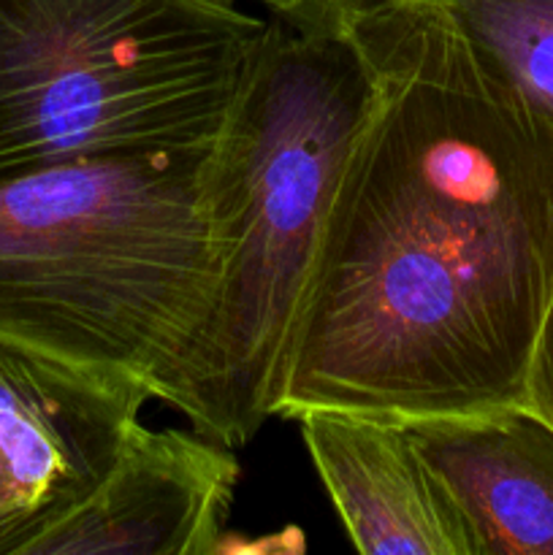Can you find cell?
<instances>
[{
    "instance_id": "6da1fadb",
    "label": "cell",
    "mask_w": 553,
    "mask_h": 555,
    "mask_svg": "<svg viewBox=\"0 0 553 555\" xmlns=\"http://www.w3.org/2000/svg\"><path fill=\"white\" fill-rule=\"evenodd\" d=\"M374 92L336 182L276 415L524 401L553 301V114L417 0H342Z\"/></svg>"
},
{
    "instance_id": "7a4b0ae2",
    "label": "cell",
    "mask_w": 553,
    "mask_h": 555,
    "mask_svg": "<svg viewBox=\"0 0 553 555\" xmlns=\"http://www.w3.org/2000/svg\"><path fill=\"white\" fill-rule=\"evenodd\" d=\"M372 65L336 22L266 25L209 152L217 274L177 356L152 379L193 431L242 448L280 406L309 276Z\"/></svg>"
},
{
    "instance_id": "3957f363",
    "label": "cell",
    "mask_w": 553,
    "mask_h": 555,
    "mask_svg": "<svg viewBox=\"0 0 553 555\" xmlns=\"http://www.w3.org/2000/svg\"><path fill=\"white\" fill-rule=\"evenodd\" d=\"M211 141L3 179L0 336L152 388L215 285Z\"/></svg>"
},
{
    "instance_id": "277c9868",
    "label": "cell",
    "mask_w": 553,
    "mask_h": 555,
    "mask_svg": "<svg viewBox=\"0 0 553 555\" xmlns=\"http://www.w3.org/2000/svg\"><path fill=\"white\" fill-rule=\"evenodd\" d=\"M266 25L201 0H0V182L209 144Z\"/></svg>"
},
{
    "instance_id": "5b68a950",
    "label": "cell",
    "mask_w": 553,
    "mask_h": 555,
    "mask_svg": "<svg viewBox=\"0 0 553 555\" xmlns=\"http://www.w3.org/2000/svg\"><path fill=\"white\" fill-rule=\"evenodd\" d=\"M146 399V379L0 336V555H25L101 486Z\"/></svg>"
},
{
    "instance_id": "8992f818",
    "label": "cell",
    "mask_w": 553,
    "mask_h": 555,
    "mask_svg": "<svg viewBox=\"0 0 553 555\" xmlns=\"http://www.w3.org/2000/svg\"><path fill=\"white\" fill-rule=\"evenodd\" d=\"M239 466L198 431L136 426L101 486L25 555H211L228 537Z\"/></svg>"
},
{
    "instance_id": "52a82bcc",
    "label": "cell",
    "mask_w": 553,
    "mask_h": 555,
    "mask_svg": "<svg viewBox=\"0 0 553 555\" xmlns=\"http://www.w3.org/2000/svg\"><path fill=\"white\" fill-rule=\"evenodd\" d=\"M291 421L358 553L472 555L470 529L401 421L336 406Z\"/></svg>"
},
{
    "instance_id": "ba28073f",
    "label": "cell",
    "mask_w": 553,
    "mask_h": 555,
    "mask_svg": "<svg viewBox=\"0 0 553 555\" xmlns=\"http://www.w3.org/2000/svg\"><path fill=\"white\" fill-rule=\"evenodd\" d=\"M401 423L459 507L472 555H553V423L524 401Z\"/></svg>"
},
{
    "instance_id": "9c48e42d",
    "label": "cell",
    "mask_w": 553,
    "mask_h": 555,
    "mask_svg": "<svg viewBox=\"0 0 553 555\" xmlns=\"http://www.w3.org/2000/svg\"><path fill=\"white\" fill-rule=\"evenodd\" d=\"M553 114V0H417Z\"/></svg>"
},
{
    "instance_id": "30bf717a",
    "label": "cell",
    "mask_w": 553,
    "mask_h": 555,
    "mask_svg": "<svg viewBox=\"0 0 553 555\" xmlns=\"http://www.w3.org/2000/svg\"><path fill=\"white\" fill-rule=\"evenodd\" d=\"M524 404H529L548 423H553V301L548 307L545 320H542L540 334H537L535 352H531Z\"/></svg>"
},
{
    "instance_id": "8fae6325",
    "label": "cell",
    "mask_w": 553,
    "mask_h": 555,
    "mask_svg": "<svg viewBox=\"0 0 553 555\" xmlns=\"http://www.w3.org/2000/svg\"><path fill=\"white\" fill-rule=\"evenodd\" d=\"M269 5L280 20H285L293 27H314L325 20L331 9L342 0H260Z\"/></svg>"
},
{
    "instance_id": "7c38bea8",
    "label": "cell",
    "mask_w": 553,
    "mask_h": 555,
    "mask_svg": "<svg viewBox=\"0 0 553 555\" xmlns=\"http://www.w3.org/2000/svg\"><path fill=\"white\" fill-rule=\"evenodd\" d=\"M206 5H215V9H236V0H201Z\"/></svg>"
}]
</instances>
